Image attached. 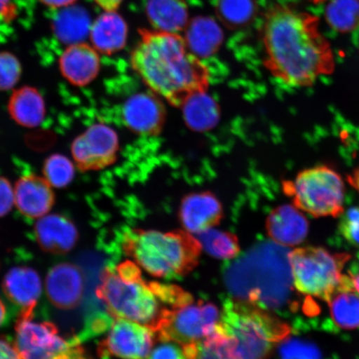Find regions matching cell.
<instances>
[{
  "mask_svg": "<svg viewBox=\"0 0 359 359\" xmlns=\"http://www.w3.org/2000/svg\"><path fill=\"white\" fill-rule=\"evenodd\" d=\"M40 1L48 7L60 8L72 6L76 0H40Z\"/></svg>",
  "mask_w": 359,
  "mask_h": 359,
  "instance_id": "60d3db41",
  "label": "cell"
},
{
  "mask_svg": "<svg viewBox=\"0 0 359 359\" xmlns=\"http://www.w3.org/2000/svg\"><path fill=\"white\" fill-rule=\"evenodd\" d=\"M6 318V305L3 303L2 300L0 299V326L2 325Z\"/></svg>",
  "mask_w": 359,
  "mask_h": 359,
  "instance_id": "ee69618b",
  "label": "cell"
},
{
  "mask_svg": "<svg viewBox=\"0 0 359 359\" xmlns=\"http://www.w3.org/2000/svg\"><path fill=\"white\" fill-rule=\"evenodd\" d=\"M219 19L230 29L245 26L257 13L255 0H218Z\"/></svg>",
  "mask_w": 359,
  "mask_h": 359,
  "instance_id": "4dcf8cb0",
  "label": "cell"
},
{
  "mask_svg": "<svg viewBox=\"0 0 359 359\" xmlns=\"http://www.w3.org/2000/svg\"><path fill=\"white\" fill-rule=\"evenodd\" d=\"M83 291V273L74 264H58L48 271L47 296L55 307L67 311L79 306Z\"/></svg>",
  "mask_w": 359,
  "mask_h": 359,
  "instance_id": "5bb4252c",
  "label": "cell"
},
{
  "mask_svg": "<svg viewBox=\"0 0 359 359\" xmlns=\"http://www.w3.org/2000/svg\"><path fill=\"white\" fill-rule=\"evenodd\" d=\"M264 65L273 77L294 87H311L320 76L334 73L333 51L318 28V18L276 6L264 19Z\"/></svg>",
  "mask_w": 359,
  "mask_h": 359,
  "instance_id": "6da1fadb",
  "label": "cell"
},
{
  "mask_svg": "<svg viewBox=\"0 0 359 359\" xmlns=\"http://www.w3.org/2000/svg\"><path fill=\"white\" fill-rule=\"evenodd\" d=\"M219 320L221 313L215 305L193 299L165 311L154 333L160 342L186 345L212 334Z\"/></svg>",
  "mask_w": 359,
  "mask_h": 359,
  "instance_id": "30bf717a",
  "label": "cell"
},
{
  "mask_svg": "<svg viewBox=\"0 0 359 359\" xmlns=\"http://www.w3.org/2000/svg\"><path fill=\"white\" fill-rule=\"evenodd\" d=\"M348 182L359 193V167L348 176Z\"/></svg>",
  "mask_w": 359,
  "mask_h": 359,
  "instance_id": "b9f144b4",
  "label": "cell"
},
{
  "mask_svg": "<svg viewBox=\"0 0 359 359\" xmlns=\"http://www.w3.org/2000/svg\"><path fill=\"white\" fill-rule=\"evenodd\" d=\"M325 18L337 32H352L359 26V0H331L326 7Z\"/></svg>",
  "mask_w": 359,
  "mask_h": 359,
  "instance_id": "f1b7e54d",
  "label": "cell"
},
{
  "mask_svg": "<svg viewBox=\"0 0 359 359\" xmlns=\"http://www.w3.org/2000/svg\"><path fill=\"white\" fill-rule=\"evenodd\" d=\"M0 359H24L15 345L0 338Z\"/></svg>",
  "mask_w": 359,
  "mask_h": 359,
  "instance_id": "74e56055",
  "label": "cell"
},
{
  "mask_svg": "<svg viewBox=\"0 0 359 359\" xmlns=\"http://www.w3.org/2000/svg\"><path fill=\"white\" fill-rule=\"evenodd\" d=\"M34 234L40 248L53 255L69 253L79 241V231L74 222L57 214L39 218Z\"/></svg>",
  "mask_w": 359,
  "mask_h": 359,
  "instance_id": "ac0fdd59",
  "label": "cell"
},
{
  "mask_svg": "<svg viewBox=\"0 0 359 359\" xmlns=\"http://www.w3.org/2000/svg\"><path fill=\"white\" fill-rule=\"evenodd\" d=\"M155 339V333L150 327L123 318H115L98 347V353L101 356L121 359H147Z\"/></svg>",
  "mask_w": 359,
  "mask_h": 359,
  "instance_id": "7c38bea8",
  "label": "cell"
},
{
  "mask_svg": "<svg viewBox=\"0 0 359 359\" xmlns=\"http://www.w3.org/2000/svg\"><path fill=\"white\" fill-rule=\"evenodd\" d=\"M312 1L314 3H323L325 2V0H312Z\"/></svg>",
  "mask_w": 359,
  "mask_h": 359,
  "instance_id": "f6af8a7d",
  "label": "cell"
},
{
  "mask_svg": "<svg viewBox=\"0 0 359 359\" xmlns=\"http://www.w3.org/2000/svg\"><path fill=\"white\" fill-rule=\"evenodd\" d=\"M182 107L187 124L196 131H206L218 122V105L205 92L191 96Z\"/></svg>",
  "mask_w": 359,
  "mask_h": 359,
  "instance_id": "484cf974",
  "label": "cell"
},
{
  "mask_svg": "<svg viewBox=\"0 0 359 359\" xmlns=\"http://www.w3.org/2000/svg\"><path fill=\"white\" fill-rule=\"evenodd\" d=\"M55 28L61 41L70 45L79 43L90 32L89 17L82 8H70L58 16Z\"/></svg>",
  "mask_w": 359,
  "mask_h": 359,
  "instance_id": "83f0119b",
  "label": "cell"
},
{
  "mask_svg": "<svg viewBox=\"0 0 359 359\" xmlns=\"http://www.w3.org/2000/svg\"><path fill=\"white\" fill-rule=\"evenodd\" d=\"M15 205V192L10 181L0 177V217H4Z\"/></svg>",
  "mask_w": 359,
  "mask_h": 359,
  "instance_id": "8d00e7d4",
  "label": "cell"
},
{
  "mask_svg": "<svg viewBox=\"0 0 359 359\" xmlns=\"http://www.w3.org/2000/svg\"><path fill=\"white\" fill-rule=\"evenodd\" d=\"M179 215L186 231L197 235L217 226L223 218V208L212 193H193L182 200Z\"/></svg>",
  "mask_w": 359,
  "mask_h": 359,
  "instance_id": "9a60e30c",
  "label": "cell"
},
{
  "mask_svg": "<svg viewBox=\"0 0 359 359\" xmlns=\"http://www.w3.org/2000/svg\"><path fill=\"white\" fill-rule=\"evenodd\" d=\"M185 42L198 57H208L219 50L224 35L221 27L208 17H197L186 27Z\"/></svg>",
  "mask_w": 359,
  "mask_h": 359,
  "instance_id": "cb8c5ba5",
  "label": "cell"
},
{
  "mask_svg": "<svg viewBox=\"0 0 359 359\" xmlns=\"http://www.w3.org/2000/svg\"><path fill=\"white\" fill-rule=\"evenodd\" d=\"M127 39L128 25L115 11L102 13L90 29L93 47L104 55H114L122 50Z\"/></svg>",
  "mask_w": 359,
  "mask_h": 359,
  "instance_id": "7402d4cb",
  "label": "cell"
},
{
  "mask_svg": "<svg viewBox=\"0 0 359 359\" xmlns=\"http://www.w3.org/2000/svg\"><path fill=\"white\" fill-rule=\"evenodd\" d=\"M96 295L111 318L145 325L154 332L165 307L152 286L143 279L140 269L130 260L101 273Z\"/></svg>",
  "mask_w": 359,
  "mask_h": 359,
  "instance_id": "5b68a950",
  "label": "cell"
},
{
  "mask_svg": "<svg viewBox=\"0 0 359 359\" xmlns=\"http://www.w3.org/2000/svg\"><path fill=\"white\" fill-rule=\"evenodd\" d=\"M3 290L7 298L22 309H34L42 293V282L34 269L13 267L3 280Z\"/></svg>",
  "mask_w": 359,
  "mask_h": 359,
  "instance_id": "ffe728a7",
  "label": "cell"
},
{
  "mask_svg": "<svg viewBox=\"0 0 359 359\" xmlns=\"http://www.w3.org/2000/svg\"><path fill=\"white\" fill-rule=\"evenodd\" d=\"M333 325L344 330L359 327V293L348 276H343L327 302Z\"/></svg>",
  "mask_w": 359,
  "mask_h": 359,
  "instance_id": "44dd1931",
  "label": "cell"
},
{
  "mask_svg": "<svg viewBox=\"0 0 359 359\" xmlns=\"http://www.w3.org/2000/svg\"><path fill=\"white\" fill-rule=\"evenodd\" d=\"M34 309H22L15 346L24 359H93L77 337L66 339L51 322H35Z\"/></svg>",
  "mask_w": 359,
  "mask_h": 359,
  "instance_id": "9c48e42d",
  "label": "cell"
},
{
  "mask_svg": "<svg viewBox=\"0 0 359 359\" xmlns=\"http://www.w3.org/2000/svg\"><path fill=\"white\" fill-rule=\"evenodd\" d=\"M283 190L296 208L313 217H339L344 213L343 179L327 165L302 170L293 181L284 182Z\"/></svg>",
  "mask_w": 359,
  "mask_h": 359,
  "instance_id": "52a82bcc",
  "label": "cell"
},
{
  "mask_svg": "<svg viewBox=\"0 0 359 359\" xmlns=\"http://www.w3.org/2000/svg\"><path fill=\"white\" fill-rule=\"evenodd\" d=\"M8 111L18 125L34 128L43 123L46 116V105L37 88L25 86L12 93Z\"/></svg>",
  "mask_w": 359,
  "mask_h": 359,
  "instance_id": "603a6c76",
  "label": "cell"
},
{
  "mask_svg": "<svg viewBox=\"0 0 359 359\" xmlns=\"http://www.w3.org/2000/svg\"><path fill=\"white\" fill-rule=\"evenodd\" d=\"M268 235L282 246L298 245L309 232L306 217L294 205H283L273 209L266 219Z\"/></svg>",
  "mask_w": 359,
  "mask_h": 359,
  "instance_id": "d6986e66",
  "label": "cell"
},
{
  "mask_svg": "<svg viewBox=\"0 0 359 359\" xmlns=\"http://www.w3.org/2000/svg\"><path fill=\"white\" fill-rule=\"evenodd\" d=\"M119 137L110 126L96 123L74 139L71 147L74 164L82 172L110 167L118 158Z\"/></svg>",
  "mask_w": 359,
  "mask_h": 359,
  "instance_id": "8fae6325",
  "label": "cell"
},
{
  "mask_svg": "<svg viewBox=\"0 0 359 359\" xmlns=\"http://www.w3.org/2000/svg\"><path fill=\"white\" fill-rule=\"evenodd\" d=\"M11 0H0V15H8L11 10Z\"/></svg>",
  "mask_w": 359,
  "mask_h": 359,
  "instance_id": "7bdbcfd3",
  "label": "cell"
},
{
  "mask_svg": "<svg viewBox=\"0 0 359 359\" xmlns=\"http://www.w3.org/2000/svg\"><path fill=\"white\" fill-rule=\"evenodd\" d=\"M140 36L131 64L152 93L170 104L182 107L191 96L206 91L208 67L193 55L181 35L141 29Z\"/></svg>",
  "mask_w": 359,
  "mask_h": 359,
  "instance_id": "7a4b0ae2",
  "label": "cell"
},
{
  "mask_svg": "<svg viewBox=\"0 0 359 359\" xmlns=\"http://www.w3.org/2000/svg\"><path fill=\"white\" fill-rule=\"evenodd\" d=\"M44 177L29 174L18 180L15 205L19 212L30 219H39L50 212L55 203V194Z\"/></svg>",
  "mask_w": 359,
  "mask_h": 359,
  "instance_id": "2e32d148",
  "label": "cell"
},
{
  "mask_svg": "<svg viewBox=\"0 0 359 359\" xmlns=\"http://www.w3.org/2000/svg\"><path fill=\"white\" fill-rule=\"evenodd\" d=\"M151 350L147 359H187L182 345L174 342H161Z\"/></svg>",
  "mask_w": 359,
  "mask_h": 359,
  "instance_id": "d590c367",
  "label": "cell"
},
{
  "mask_svg": "<svg viewBox=\"0 0 359 359\" xmlns=\"http://www.w3.org/2000/svg\"><path fill=\"white\" fill-rule=\"evenodd\" d=\"M182 347L187 359H234L230 341L219 324L205 339Z\"/></svg>",
  "mask_w": 359,
  "mask_h": 359,
  "instance_id": "4316f807",
  "label": "cell"
},
{
  "mask_svg": "<svg viewBox=\"0 0 359 359\" xmlns=\"http://www.w3.org/2000/svg\"><path fill=\"white\" fill-rule=\"evenodd\" d=\"M155 93L134 94L126 101L123 109V123L134 133L154 136L163 128L165 110Z\"/></svg>",
  "mask_w": 359,
  "mask_h": 359,
  "instance_id": "4fadbf2b",
  "label": "cell"
},
{
  "mask_svg": "<svg viewBox=\"0 0 359 359\" xmlns=\"http://www.w3.org/2000/svg\"><path fill=\"white\" fill-rule=\"evenodd\" d=\"M277 353L279 359H325L311 341L288 337L280 341Z\"/></svg>",
  "mask_w": 359,
  "mask_h": 359,
  "instance_id": "d6a6232c",
  "label": "cell"
},
{
  "mask_svg": "<svg viewBox=\"0 0 359 359\" xmlns=\"http://www.w3.org/2000/svg\"><path fill=\"white\" fill-rule=\"evenodd\" d=\"M197 241L212 257L221 259H232L240 253L237 237L231 233L209 229L197 234Z\"/></svg>",
  "mask_w": 359,
  "mask_h": 359,
  "instance_id": "f546056e",
  "label": "cell"
},
{
  "mask_svg": "<svg viewBox=\"0 0 359 359\" xmlns=\"http://www.w3.org/2000/svg\"><path fill=\"white\" fill-rule=\"evenodd\" d=\"M98 52L84 43L71 44L60 58V69L64 78L75 87H85L100 74Z\"/></svg>",
  "mask_w": 359,
  "mask_h": 359,
  "instance_id": "e0dca14e",
  "label": "cell"
},
{
  "mask_svg": "<svg viewBox=\"0 0 359 359\" xmlns=\"http://www.w3.org/2000/svg\"><path fill=\"white\" fill-rule=\"evenodd\" d=\"M348 273L350 279H351L353 282V285L354 288L359 293V257L352 264V266H350L348 269Z\"/></svg>",
  "mask_w": 359,
  "mask_h": 359,
  "instance_id": "ab89813d",
  "label": "cell"
},
{
  "mask_svg": "<svg viewBox=\"0 0 359 359\" xmlns=\"http://www.w3.org/2000/svg\"><path fill=\"white\" fill-rule=\"evenodd\" d=\"M263 242L247 251L224 269V285L232 299L263 309H280L292 292L288 250Z\"/></svg>",
  "mask_w": 359,
  "mask_h": 359,
  "instance_id": "3957f363",
  "label": "cell"
},
{
  "mask_svg": "<svg viewBox=\"0 0 359 359\" xmlns=\"http://www.w3.org/2000/svg\"><path fill=\"white\" fill-rule=\"evenodd\" d=\"M75 165L67 156L58 154H53L44 161L43 177L52 187L65 188L73 182Z\"/></svg>",
  "mask_w": 359,
  "mask_h": 359,
  "instance_id": "1f68e13d",
  "label": "cell"
},
{
  "mask_svg": "<svg viewBox=\"0 0 359 359\" xmlns=\"http://www.w3.org/2000/svg\"><path fill=\"white\" fill-rule=\"evenodd\" d=\"M94 1L106 12H114L118 10V8L123 0H94Z\"/></svg>",
  "mask_w": 359,
  "mask_h": 359,
  "instance_id": "f35d334b",
  "label": "cell"
},
{
  "mask_svg": "<svg viewBox=\"0 0 359 359\" xmlns=\"http://www.w3.org/2000/svg\"><path fill=\"white\" fill-rule=\"evenodd\" d=\"M219 327L227 336L234 359H266L290 327L266 309L235 299L224 302Z\"/></svg>",
  "mask_w": 359,
  "mask_h": 359,
  "instance_id": "8992f818",
  "label": "cell"
},
{
  "mask_svg": "<svg viewBox=\"0 0 359 359\" xmlns=\"http://www.w3.org/2000/svg\"><path fill=\"white\" fill-rule=\"evenodd\" d=\"M22 67L18 58L11 53H0V91H8L19 83Z\"/></svg>",
  "mask_w": 359,
  "mask_h": 359,
  "instance_id": "836d02e7",
  "label": "cell"
},
{
  "mask_svg": "<svg viewBox=\"0 0 359 359\" xmlns=\"http://www.w3.org/2000/svg\"><path fill=\"white\" fill-rule=\"evenodd\" d=\"M147 15L157 31L177 34L188 24L185 0H147Z\"/></svg>",
  "mask_w": 359,
  "mask_h": 359,
  "instance_id": "d4e9b609",
  "label": "cell"
},
{
  "mask_svg": "<svg viewBox=\"0 0 359 359\" xmlns=\"http://www.w3.org/2000/svg\"><path fill=\"white\" fill-rule=\"evenodd\" d=\"M350 259L348 254H332L320 247L291 251L289 262L295 289L327 302L338 287L343 276L341 272Z\"/></svg>",
  "mask_w": 359,
  "mask_h": 359,
  "instance_id": "ba28073f",
  "label": "cell"
},
{
  "mask_svg": "<svg viewBox=\"0 0 359 359\" xmlns=\"http://www.w3.org/2000/svg\"><path fill=\"white\" fill-rule=\"evenodd\" d=\"M339 233L348 243L359 248V208H349L340 215Z\"/></svg>",
  "mask_w": 359,
  "mask_h": 359,
  "instance_id": "e575fe53",
  "label": "cell"
},
{
  "mask_svg": "<svg viewBox=\"0 0 359 359\" xmlns=\"http://www.w3.org/2000/svg\"><path fill=\"white\" fill-rule=\"evenodd\" d=\"M125 253L157 278L176 279L198 264L201 246L187 231L161 232L134 229L125 233Z\"/></svg>",
  "mask_w": 359,
  "mask_h": 359,
  "instance_id": "277c9868",
  "label": "cell"
}]
</instances>
